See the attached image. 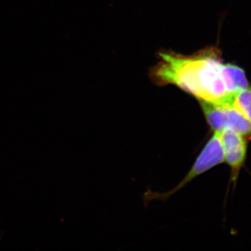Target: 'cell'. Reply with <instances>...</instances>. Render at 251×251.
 <instances>
[{
	"instance_id": "1",
	"label": "cell",
	"mask_w": 251,
	"mask_h": 251,
	"mask_svg": "<svg viewBox=\"0 0 251 251\" xmlns=\"http://www.w3.org/2000/svg\"><path fill=\"white\" fill-rule=\"evenodd\" d=\"M159 62L151 71L157 84L173 85L201 102L221 103L232 101L223 74L224 63L218 50L206 49L192 55L172 52L158 54Z\"/></svg>"
},
{
	"instance_id": "2",
	"label": "cell",
	"mask_w": 251,
	"mask_h": 251,
	"mask_svg": "<svg viewBox=\"0 0 251 251\" xmlns=\"http://www.w3.org/2000/svg\"><path fill=\"white\" fill-rule=\"evenodd\" d=\"M206 122L214 131L230 130L251 138V123L232 102L211 103L201 102Z\"/></svg>"
},
{
	"instance_id": "3",
	"label": "cell",
	"mask_w": 251,
	"mask_h": 251,
	"mask_svg": "<svg viewBox=\"0 0 251 251\" xmlns=\"http://www.w3.org/2000/svg\"><path fill=\"white\" fill-rule=\"evenodd\" d=\"M223 163H225V160L221 140V132L214 131V135L206 144L202 152L200 153L191 171L188 172L184 179L170 192L163 194V197L167 198L172 196L199 175L206 173L214 167L222 164Z\"/></svg>"
},
{
	"instance_id": "4",
	"label": "cell",
	"mask_w": 251,
	"mask_h": 251,
	"mask_svg": "<svg viewBox=\"0 0 251 251\" xmlns=\"http://www.w3.org/2000/svg\"><path fill=\"white\" fill-rule=\"evenodd\" d=\"M247 137L230 130L221 132L225 162L231 168L232 177L234 181L237 179L239 172L247 159Z\"/></svg>"
},
{
	"instance_id": "5",
	"label": "cell",
	"mask_w": 251,
	"mask_h": 251,
	"mask_svg": "<svg viewBox=\"0 0 251 251\" xmlns=\"http://www.w3.org/2000/svg\"><path fill=\"white\" fill-rule=\"evenodd\" d=\"M223 74L227 90L232 95H235L250 87L245 72L238 66L224 64Z\"/></svg>"
},
{
	"instance_id": "6",
	"label": "cell",
	"mask_w": 251,
	"mask_h": 251,
	"mask_svg": "<svg viewBox=\"0 0 251 251\" xmlns=\"http://www.w3.org/2000/svg\"><path fill=\"white\" fill-rule=\"evenodd\" d=\"M232 104L251 123V87L234 96Z\"/></svg>"
}]
</instances>
